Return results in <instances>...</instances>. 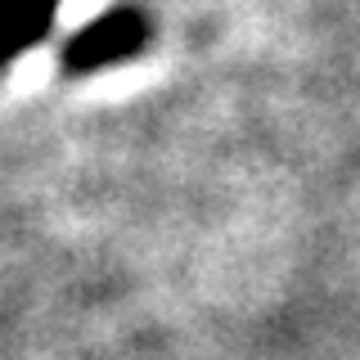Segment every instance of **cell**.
Returning <instances> with one entry per match:
<instances>
[{
    "instance_id": "obj_1",
    "label": "cell",
    "mask_w": 360,
    "mask_h": 360,
    "mask_svg": "<svg viewBox=\"0 0 360 360\" xmlns=\"http://www.w3.org/2000/svg\"><path fill=\"white\" fill-rule=\"evenodd\" d=\"M59 0H0V68H9L32 41L45 37Z\"/></svg>"
},
{
    "instance_id": "obj_2",
    "label": "cell",
    "mask_w": 360,
    "mask_h": 360,
    "mask_svg": "<svg viewBox=\"0 0 360 360\" xmlns=\"http://www.w3.org/2000/svg\"><path fill=\"white\" fill-rule=\"evenodd\" d=\"M122 37H140V27L122 14V18H99L95 27H86L82 37L72 41V50H68V63L72 68H99L108 59H117L122 54Z\"/></svg>"
}]
</instances>
